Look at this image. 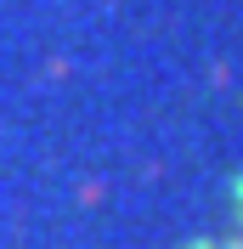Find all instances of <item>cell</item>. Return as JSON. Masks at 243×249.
I'll return each instance as SVG.
<instances>
[{
	"mask_svg": "<svg viewBox=\"0 0 243 249\" xmlns=\"http://www.w3.org/2000/svg\"><path fill=\"white\" fill-rule=\"evenodd\" d=\"M187 249H243V181H238V193H232L226 215L215 221V227H204Z\"/></svg>",
	"mask_w": 243,
	"mask_h": 249,
	"instance_id": "1",
	"label": "cell"
}]
</instances>
